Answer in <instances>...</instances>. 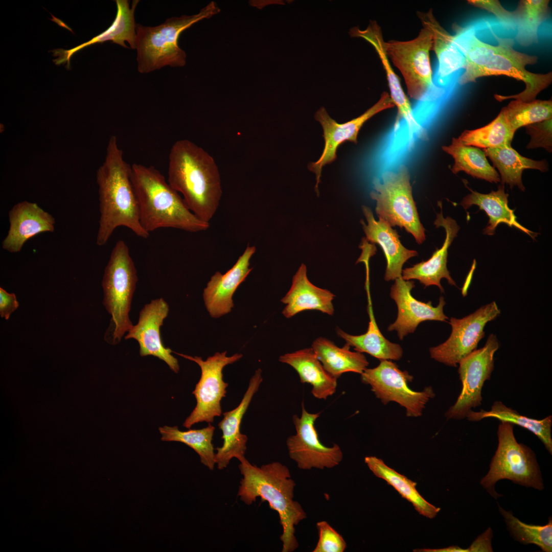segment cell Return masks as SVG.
<instances>
[{"mask_svg": "<svg viewBox=\"0 0 552 552\" xmlns=\"http://www.w3.org/2000/svg\"><path fill=\"white\" fill-rule=\"evenodd\" d=\"M131 171V165L124 159L117 137L111 135L104 160L96 173L100 214L96 238L98 246L104 245L119 226L126 227L143 238L149 236L140 222Z\"/></svg>", "mask_w": 552, "mask_h": 552, "instance_id": "1", "label": "cell"}, {"mask_svg": "<svg viewBox=\"0 0 552 552\" xmlns=\"http://www.w3.org/2000/svg\"><path fill=\"white\" fill-rule=\"evenodd\" d=\"M168 182L193 213L210 223L222 191L218 167L208 152L188 140L176 141L169 155Z\"/></svg>", "mask_w": 552, "mask_h": 552, "instance_id": "2", "label": "cell"}, {"mask_svg": "<svg viewBox=\"0 0 552 552\" xmlns=\"http://www.w3.org/2000/svg\"><path fill=\"white\" fill-rule=\"evenodd\" d=\"M239 469L243 478L237 496L247 505L260 497L276 511L282 527L280 539L282 552H292L298 546L295 536V526L307 518L300 503L293 500L295 482L288 468L279 462L258 467L245 457L239 460Z\"/></svg>", "mask_w": 552, "mask_h": 552, "instance_id": "3", "label": "cell"}, {"mask_svg": "<svg viewBox=\"0 0 552 552\" xmlns=\"http://www.w3.org/2000/svg\"><path fill=\"white\" fill-rule=\"evenodd\" d=\"M131 167L140 222L146 232L173 228L196 233L210 227V223L200 220L191 211L159 170L153 166L136 163Z\"/></svg>", "mask_w": 552, "mask_h": 552, "instance_id": "4", "label": "cell"}, {"mask_svg": "<svg viewBox=\"0 0 552 552\" xmlns=\"http://www.w3.org/2000/svg\"><path fill=\"white\" fill-rule=\"evenodd\" d=\"M220 11L216 4L211 2L197 14L169 18L155 27L136 24L135 49L138 71L144 74L165 66L185 65L186 54L178 44L180 34L195 23L209 18Z\"/></svg>", "mask_w": 552, "mask_h": 552, "instance_id": "5", "label": "cell"}, {"mask_svg": "<svg viewBox=\"0 0 552 552\" xmlns=\"http://www.w3.org/2000/svg\"><path fill=\"white\" fill-rule=\"evenodd\" d=\"M137 282L136 270L128 247L120 240L111 251L102 282L103 304L111 315L105 340L115 344L133 326L129 317L131 300Z\"/></svg>", "mask_w": 552, "mask_h": 552, "instance_id": "6", "label": "cell"}, {"mask_svg": "<svg viewBox=\"0 0 552 552\" xmlns=\"http://www.w3.org/2000/svg\"><path fill=\"white\" fill-rule=\"evenodd\" d=\"M513 424L501 422L497 434L498 446L487 474L480 480V485L494 498L501 496L495 490L496 483L508 479L514 483L541 491L544 485L539 464L534 452L528 446L518 443L514 435Z\"/></svg>", "mask_w": 552, "mask_h": 552, "instance_id": "7", "label": "cell"}, {"mask_svg": "<svg viewBox=\"0 0 552 552\" xmlns=\"http://www.w3.org/2000/svg\"><path fill=\"white\" fill-rule=\"evenodd\" d=\"M371 197L376 201V212L380 219L391 227L398 226L410 233L418 244L425 240L412 194L408 168L404 165L394 171L384 172L373 180Z\"/></svg>", "mask_w": 552, "mask_h": 552, "instance_id": "8", "label": "cell"}, {"mask_svg": "<svg viewBox=\"0 0 552 552\" xmlns=\"http://www.w3.org/2000/svg\"><path fill=\"white\" fill-rule=\"evenodd\" d=\"M431 33L423 28L413 39L384 42L385 53L402 74L408 95L421 101L433 85L429 51L432 50Z\"/></svg>", "mask_w": 552, "mask_h": 552, "instance_id": "9", "label": "cell"}, {"mask_svg": "<svg viewBox=\"0 0 552 552\" xmlns=\"http://www.w3.org/2000/svg\"><path fill=\"white\" fill-rule=\"evenodd\" d=\"M186 359L193 361L201 369L200 378L192 392L196 399V405L183 423L187 428L194 424L205 422L213 423L215 417L222 413L221 401L225 397L228 384L223 380L222 370L227 365L239 360L242 354L236 353L226 356V351L217 352L203 360L201 357L191 356L174 352Z\"/></svg>", "mask_w": 552, "mask_h": 552, "instance_id": "10", "label": "cell"}, {"mask_svg": "<svg viewBox=\"0 0 552 552\" xmlns=\"http://www.w3.org/2000/svg\"><path fill=\"white\" fill-rule=\"evenodd\" d=\"M360 375L361 382L370 385L376 397L384 404L392 401L399 404L406 409L407 417L421 416L427 403L435 396L431 386L421 392L410 389L408 383L413 377L389 360H381L377 367L366 368Z\"/></svg>", "mask_w": 552, "mask_h": 552, "instance_id": "11", "label": "cell"}, {"mask_svg": "<svg viewBox=\"0 0 552 552\" xmlns=\"http://www.w3.org/2000/svg\"><path fill=\"white\" fill-rule=\"evenodd\" d=\"M495 36L499 45V50L479 72L477 79L485 76L505 75L522 81L525 85L522 92L508 96L495 95V98L500 102L509 99L523 102L535 100L538 94L551 84L552 72L543 74L528 72L525 66L536 64L538 57L515 50L513 48V39Z\"/></svg>", "mask_w": 552, "mask_h": 552, "instance_id": "12", "label": "cell"}, {"mask_svg": "<svg viewBox=\"0 0 552 552\" xmlns=\"http://www.w3.org/2000/svg\"><path fill=\"white\" fill-rule=\"evenodd\" d=\"M499 346L496 336L491 334L482 348L475 350L459 362L462 388L455 403L445 413L448 420L465 419L472 408L481 405L482 388L491 378L494 354Z\"/></svg>", "mask_w": 552, "mask_h": 552, "instance_id": "13", "label": "cell"}, {"mask_svg": "<svg viewBox=\"0 0 552 552\" xmlns=\"http://www.w3.org/2000/svg\"><path fill=\"white\" fill-rule=\"evenodd\" d=\"M320 414L309 412L303 402L301 416L292 417L296 434L287 438L286 445L290 457L300 469L332 468L342 459L343 453L337 444L327 447L319 440L315 423Z\"/></svg>", "mask_w": 552, "mask_h": 552, "instance_id": "14", "label": "cell"}, {"mask_svg": "<svg viewBox=\"0 0 552 552\" xmlns=\"http://www.w3.org/2000/svg\"><path fill=\"white\" fill-rule=\"evenodd\" d=\"M500 314L497 305L492 302L462 318L451 317L449 337L443 343L430 349L431 357L446 365L457 366L462 359L476 349L485 336L486 324Z\"/></svg>", "mask_w": 552, "mask_h": 552, "instance_id": "15", "label": "cell"}, {"mask_svg": "<svg viewBox=\"0 0 552 552\" xmlns=\"http://www.w3.org/2000/svg\"><path fill=\"white\" fill-rule=\"evenodd\" d=\"M395 106L390 95L384 91L379 100L362 114L343 124H339L332 119L324 107L316 112L315 118L323 127L325 147L320 158L315 162L310 163L308 168L316 175L317 192L322 168L336 159L339 146L346 141L357 144L359 131L366 121L379 112Z\"/></svg>", "mask_w": 552, "mask_h": 552, "instance_id": "16", "label": "cell"}, {"mask_svg": "<svg viewBox=\"0 0 552 552\" xmlns=\"http://www.w3.org/2000/svg\"><path fill=\"white\" fill-rule=\"evenodd\" d=\"M168 312L169 306L163 298L152 300L142 309L137 324L128 331L125 339L133 338L138 342L141 356L157 357L165 361L172 371L178 373V360L171 354L173 352L164 346L160 334V328Z\"/></svg>", "mask_w": 552, "mask_h": 552, "instance_id": "17", "label": "cell"}, {"mask_svg": "<svg viewBox=\"0 0 552 552\" xmlns=\"http://www.w3.org/2000/svg\"><path fill=\"white\" fill-rule=\"evenodd\" d=\"M413 287V281L404 280L401 277L395 279L390 289V297L397 305L398 316L396 321L388 326V331H396L400 340L413 333L422 321H445L448 318L443 311L446 304L444 297L441 296L439 304L434 307L431 301L425 303L413 297L411 294Z\"/></svg>", "mask_w": 552, "mask_h": 552, "instance_id": "18", "label": "cell"}, {"mask_svg": "<svg viewBox=\"0 0 552 552\" xmlns=\"http://www.w3.org/2000/svg\"><path fill=\"white\" fill-rule=\"evenodd\" d=\"M262 371H256L250 378L247 389L242 400L235 408L223 413V418L219 423V428L222 432V446L215 449V463L219 470L225 468L233 458L239 461L245 457L247 437L240 431L243 417L246 412L255 394L262 382Z\"/></svg>", "mask_w": 552, "mask_h": 552, "instance_id": "19", "label": "cell"}, {"mask_svg": "<svg viewBox=\"0 0 552 552\" xmlns=\"http://www.w3.org/2000/svg\"><path fill=\"white\" fill-rule=\"evenodd\" d=\"M423 28L432 37V50L436 54L438 66L433 84L446 87L457 83L460 71L465 68V58L458 47L455 36L449 33L438 22L431 9L426 12H418Z\"/></svg>", "mask_w": 552, "mask_h": 552, "instance_id": "20", "label": "cell"}, {"mask_svg": "<svg viewBox=\"0 0 552 552\" xmlns=\"http://www.w3.org/2000/svg\"><path fill=\"white\" fill-rule=\"evenodd\" d=\"M255 246L247 245L234 266L225 273L216 272L203 290V297L210 315L218 318L228 313L234 307L233 296L245 280L252 268L250 261L255 254Z\"/></svg>", "mask_w": 552, "mask_h": 552, "instance_id": "21", "label": "cell"}, {"mask_svg": "<svg viewBox=\"0 0 552 552\" xmlns=\"http://www.w3.org/2000/svg\"><path fill=\"white\" fill-rule=\"evenodd\" d=\"M9 228L2 243V248L11 253L19 252L29 239L44 232H53V216L36 203L23 201L9 212Z\"/></svg>", "mask_w": 552, "mask_h": 552, "instance_id": "22", "label": "cell"}, {"mask_svg": "<svg viewBox=\"0 0 552 552\" xmlns=\"http://www.w3.org/2000/svg\"><path fill=\"white\" fill-rule=\"evenodd\" d=\"M362 209L367 221V224L361 221L365 241L379 244L386 259L385 280L402 277L403 264L409 259L417 256V251L405 248L401 243L396 231L385 222L380 219L376 220L370 208L362 206Z\"/></svg>", "mask_w": 552, "mask_h": 552, "instance_id": "23", "label": "cell"}, {"mask_svg": "<svg viewBox=\"0 0 552 552\" xmlns=\"http://www.w3.org/2000/svg\"><path fill=\"white\" fill-rule=\"evenodd\" d=\"M441 208V212L436 214L434 224L436 227H443L446 231V238L442 247L437 249L426 261H422L402 270V278L404 280H418L425 287L436 285L441 292H444L440 283L443 278L446 279L449 284L456 286L447 269V262L448 248L457 236L459 227L451 217L444 218L442 206Z\"/></svg>", "mask_w": 552, "mask_h": 552, "instance_id": "24", "label": "cell"}, {"mask_svg": "<svg viewBox=\"0 0 552 552\" xmlns=\"http://www.w3.org/2000/svg\"><path fill=\"white\" fill-rule=\"evenodd\" d=\"M350 34L352 36L360 37L371 43L375 48L382 62L386 74V77L390 91V97L398 109L397 116L394 124L396 129L400 121L404 119L408 125L409 134L415 132L423 131L422 127L416 120L410 103L405 94L397 75L393 71L384 48L382 31L377 23L372 21L365 30H360L355 27L351 29Z\"/></svg>", "mask_w": 552, "mask_h": 552, "instance_id": "25", "label": "cell"}, {"mask_svg": "<svg viewBox=\"0 0 552 552\" xmlns=\"http://www.w3.org/2000/svg\"><path fill=\"white\" fill-rule=\"evenodd\" d=\"M334 297L330 291L314 285L308 280L306 266L302 264L293 277L290 289L281 299L286 304L282 313L289 318L302 311L316 310L332 315Z\"/></svg>", "mask_w": 552, "mask_h": 552, "instance_id": "26", "label": "cell"}, {"mask_svg": "<svg viewBox=\"0 0 552 552\" xmlns=\"http://www.w3.org/2000/svg\"><path fill=\"white\" fill-rule=\"evenodd\" d=\"M115 1L117 12L111 25L100 34L74 48L68 50L57 49L53 51L54 56H59L54 60L56 64L67 62L68 67L70 58L73 54L89 45L107 41H111L126 48H128L126 44L127 42L129 44L130 48L135 49L136 24L134 19V11L139 1H133L131 8L127 0Z\"/></svg>", "mask_w": 552, "mask_h": 552, "instance_id": "27", "label": "cell"}, {"mask_svg": "<svg viewBox=\"0 0 552 552\" xmlns=\"http://www.w3.org/2000/svg\"><path fill=\"white\" fill-rule=\"evenodd\" d=\"M279 360L296 371L301 383L312 385L311 393L315 398L326 400L335 393L337 379L325 369L312 348L286 353Z\"/></svg>", "mask_w": 552, "mask_h": 552, "instance_id": "28", "label": "cell"}, {"mask_svg": "<svg viewBox=\"0 0 552 552\" xmlns=\"http://www.w3.org/2000/svg\"><path fill=\"white\" fill-rule=\"evenodd\" d=\"M470 190L471 193L463 199L460 204L465 210L473 205H476L479 210L485 211L489 219L484 229V234L493 235L498 225L504 223L510 227L514 226L523 232L533 239L537 235V234L525 228L517 221L514 210L508 206L509 195L505 192L503 185H499L497 191H492L488 194Z\"/></svg>", "mask_w": 552, "mask_h": 552, "instance_id": "29", "label": "cell"}, {"mask_svg": "<svg viewBox=\"0 0 552 552\" xmlns=\"http://www.w3.org/2000/svg\"><path fill=\"white\" fill-rule=\"evenodd\" d=\"M455 42L465 58L464 72L457 80L460 85L476 82L479 72L498 52L499 45H492L480 40L472 27H455Z\"/></svg>", "mask_w": 552, "mask_h": 552, "instance_id": "30", "label": "cell"}, {"mask_svg": "<svg viewBox=\"0 0 552 552\" xmlns=\"http://www.w3.org/2000/svg\"><path fill=\"white\" fill-rule=\"evenodd\" d=\"M483 151L499 171L501 184H508L511 188L517 186L522 191H525L522 181V174L525 169H536L541 172L548 169L546 160H535L524 157L512 148L511 144L484 149Z\"/></svg>", "mask_w": 552, "mask_h": 552, "instance_id": "31", "label": "cell"}, {"mask_svg": "<svg viewBox=\"0 0 552 552\" xmlns=\"http://www.w3.org/2000/svg\"><path fill=\"white\" fill-rule=\"evenodd\" d=\"M311 348L325 369L337 379L347 372L361 374L369 365L363 354L351 351L346 343L339 348L332 341L320 337L314 340Z\"/></svg>", "mask_w": 552, "mask_h": 552, "instance_id": "32", "label": "cell"}, {"mask_svg": "<svg viewBox=\"0 0 552 552\" xmlns=\"http://www.w3.org/2000/svg\"><path fill=\"white\" fill-rule=\"evenodd\" d=\"M368 297L370 321L367 331L361 335H352L337 328L336 333L357 352L366 353L380 361L398 360L402 357L403 350L399 344L386 339L380 332L375 319L369 293Z\"/></svg>", "mask_w": 552, "mask_h": 552, "instance_id": "33", "label": "cell"}, {"mask_svg": "<svg viewBox=\"0 0 552 552\" xmlns=\"http://www.w3.org/2000/svg\"><path fill=\"white\" fill-rule=\"evenodd\" d=\"M488 418L517 425L531 431L542 442L549 453L552 454L551 415L541 420L528 418L507 406L501 401H496L493 403L490 410L481 409L479 411H474L471 410L466 417L471 422H477Z\"/></svg>", "mask_w": 552, "mask_h": 552, "instance_id": "34", "label": "cell"}, {"mask_svg": "<svg viewBox=\"0 0 552 552\" xmlns=\"http://www.w3.org/2000/svg\"><path fill=\"white\" fill-rule=\"evenodd\" d=\"M442 149L450 155L454 163L451 169L455 174L463 171L474 178L497 183L500 181V176L488 161L483 150L478 148L465 146L457 138H453L450 145L443 146Z\"/></svg>", "mask_w": 552, "mask_h": 552, "instance_id": "35", "label": "cell"}, {"mask_svg": "<svg viewBox=\"0 0 552 552\" xmlns=\"http://www.w3.org/2000/svg\"><path fill=\"white\" fill-rule=\"evenodd\" d=\"M364 462L375 476L393 486L412 504L420 515L431 519L440 512V508L428 502L419 494L416 488V482L387 466L382 459L371 456L365 457Z\"/></svg>", "mask_w": 552, "mask_h": 552, "instance_id": "36", "label": "cell"}, {"mask_svg": "<svg viewBox=\"0 0 552 552\" xmlns=\"http://www.w3.org/2000/svg\"><path fill=\"white\" fill-rule=\"evenodd\" d=\"M215 427L210 423L199 429L181 431L178 427L164 426L159 428L161 440L182 443L193 449L199 456L201 463L213 470L215 463L214 445L212 443Z\"/></svg>", "mask_w": 552, "mask_h": 552, "instance_id": "37", "label": "cell"}, {"mask_svg": "<svg viewBox=\"0 0 552 552\" xmlns=\"http://www.w3.org/2000/svg\"><path fill=\"white\" fill-rule=\"evenodd\" d=\"M549 0H522L514 11L517 33L515 39L522 46L538 42V30L547 18Z\"/></svg>", "mask_w": 552, "mask_h": 552, "instance_id": "38", "label": "cell"}, {"mask_svg": "<svg viewBox=\"0 0 552 552\" xmlns=\"http://www.w3.org/2000/svg\"><path fill=\"white\" fill-rule=\"evenodd\" d=\"M515 133L500 111L489 124L476 129L465 130L457 139L465 146L496 148L511 144Z\"/></svg>", "mask_w": 552, "mask_h": 552, "instance_id": "39", "label": "cell"}, {"mask_svg": "<svg viewBox=\"0 0 552 552\" xmlns=\"http://www.w3.org/2000/svg\"><path fill=\"white\" fill-rule=\"evenodd\" d=\"M501 112L509 126L516 132L521 127L552 118V101L515 100L503 107Z\"/></svg>", "mask_w": 552, "mask_h": 552, "instance_id": "40", "label": "cell"}, {"mask_svg": "<svg viewBox=\"0 0 552 552\" xmlns=\"http://www.w3.org/2000/svg\"><path fill=\"white\" fill-rule=\"evenodd\" d=\"M499 510L503 516L507 527L513 537L517 541L524 544H534L543 551H552V519L549 517L548 523L544 525L525 523L515 517L510 511H507L498 505Z\"/></svg>", "mask_w": 552, "mask_h": 552, "instance_id": "41", "label": "cell"}, {"mask_svg": "<svg viewBox=\"0 0 552 552\" xmlns=\"http://www.w3.org/2000/svg\"><path fill=\"white\" fill-rule=\"evenodd\" d=\"M318 540L313 552H343L347 544L342 537L326 521L316 523Z\"/></svg>", "mask_w": 552, "mask_h": 552, "instance_id": "42", "label": "cell"}, {"mask_svg": "<svg viewBox=\"0 0 552 552\" xmlns=\"http://www.w3.org/2000/svg\"><path fill=\"white\" fill-rule=\"evenodd\" d=\"M526 132L531 136L527 149L543 148L549 152L552 150V118L527 125Z\"/></svg>", "mask_w": 552, "mask_h": 552, "instance_id": "43", "label": "cell"}, {"mask_svg": "<svg viewBox=\"0 0 552 552\" xmlns=\"http://www.w3.org/2000/svg\"><path fill=\"white\" fill-rule=\"evenodd\" d=\"M468 3L493 13L503 25L515 29L514 12L505 9L499 1L469 0Z\"/></svg>", "mask_w": 552, "mask_h": 552, "instance_id": "44", "label": "cell"}, {"mask_svg": "<svg viewBox=\"0 0 552 552\" xmlns=\"http://www.w3.org/2000/svg\"><path fill=\"white\" fill-rule=\"evenodd\" d=\"M19 307V303L14 293H8L0 288V315L8 320L11 314Z\"/></svg>", "mask_w": 552, "mask_h": 552, "instance_id": "45", "label": "cell"}, {"mask_svg": "<svg viewBox=\"0 0 552 552\" xmlns=\"http://www.w3.org/2000/svg\"><path fill=\"white\" fill-rule=\"evenodd\" d=\"M492 536V530L489 527L472 542L470 546L467 548L468 552L493 551L491 545Z\"/></svg>", "mask_w": 552, "mask_h": 552, "instance_id": "46", "label": "cell"}, {"mask_svg": "<svg viewBox=\"0 0 552 552\" xmlns=\"http://www.w3.org/2000/svg\"><path fill=\"white\" fill-rule=\"evenodd\" d=\"M413 551L422 552H468L467 548L463 549L458 546H451L448 547L439 549H415Z\"/></svg>", "mask_w": 552, "mask_h": 552, "instance_id": "47", "label": "cell"}]
</instances>
